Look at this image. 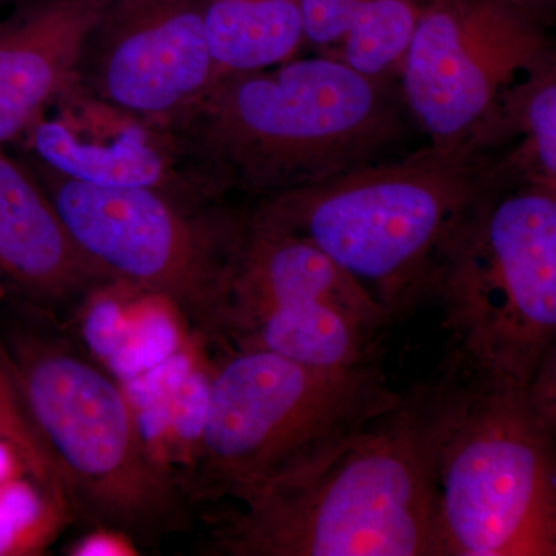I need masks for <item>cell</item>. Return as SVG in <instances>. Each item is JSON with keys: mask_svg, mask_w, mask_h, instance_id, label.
I'll list each match as a JSON object with an SVG mask.
<instances>
[{"mask_svg": "<svg viewBox=\"0 0 556 556\" xmlns=\"http://www.w3.org/2000/svg\"><path fill=\"white\" fill-rule=\"evenodd\" d=\"M108 0H30L0 24V148L27 134L78 83Z\"/></svg>", "mask_w": 556, "mask_h": 556, "instance_id": "obj_14", "label": "cell"}, {"mask_svg": "<svg viewBox=\"0 0 556 556\" xmlns=\"http://www.w3.org/2000/svg\"><path fill=\"white\" fill-rule=\"evenodd\" d=\"M391 324L361 283L308 241L248 218L212 339L317 368L378 358Z\"/></svg>", "mask_w": 556, "mask_h": 556, "instance_id": "obj_9", "label": "cell"}, {"mask_svg": "<svg viewBox=\"0 0 556 556\" xmlns=\"http://www.w3.org/2000/svg\"><path fill=\"white\" fill-rule=\"evenodd\" d=\"M467 378L453 351L331 455L241 503L212 533V554L437 556L439 456Z\"/></svg>", "mask_w": 556, "mask_h": 556, "instance_id": "obj_1", "label": "cell"}, {"mask_svg": "<svg viewBox=\"0 0 556 556\" xmlns=\"http://www.w3.org/2000/svg\"><path fill=\"white\" fill-rule=\"evenodd\" d=\"M356 0H302L305 42L334 56L345 38Z\"/></svg>", "mask_w": 556, "mask_h": 556, "instance_id": "obj_19", "label": "cell"}, {"mask_svg": "<svg viewBox=\"0 0 556 556\" xmlns=\"http://www.w3.org/2000/svg\"><path fill=\"white\" fill-rule=\"evenodd\" d=\"M21 471L20 464H17L16 457L10 452L5 445L0 442V489L7 484V482L13 481L14 473Z\"/></svg>", "mask_w": 556, "mask_h": 556, "instance_id": "obj_21", "label": "cell"}, {"mask_svg": "<svg viewBox=\"0 0 556 556\" xmlns=\"http://www.w3.org/2000/svg\"><path fill=\"white\" fill-rule=\"evenodd\" d=\"M21 139L31 164L62 178L108 188H156L182 195L164 127L108 104L78 83Z\"/></svg>", "mask_w": 556, "mask_h": 556, "instance_id": "obj_12", "label": "cell"}, {"mask_svg": "<svg viewBox=\"0 0 556 556\" xmlns=\"http://www.w3.org/2000/svg\"><path fill=\"white\" fill-rule=\"evenodd\" d=\"M0 314L40 437L60 467L70 518L153 548L192 522L182 479L152 452L129 394L47 311Z\"/></svg>", "mask_w": 556, "mask_h": 556, "instance_id": "obj_3", "label": "cell"}, {"mask_svg": "<svg viewBox=\"0 0 556 556\" xmlns=\"http://www.w3.org/2000/svg\"><path fill=\"white\" fill-rule=\"evenodd\" d=\"M517 182L500 153L430 144L270 195L251 218L320 249L393 320L430 300L459 230L486 200Z\"/></svg>", "mask_w": 556, "mask_h": 556, "instance_id": "obj_2", "label": "cell"}, {"mask_svg": "<svg viewBox=\"0 0 556 556\" xmlns=\"http://www.w3.org/2000/svg\"><path fill=\"white\" fill-rule=\"evenodd\" d=\"M204 30L219 78L294 60L302 43V0H206Z\"/></svg>", "mask_w": 556, "mask_h": 556, "instance_id": "obj_15", "label": "cell"}, {"mask_svg": "<svg viewBox=\"0 0 556 556\" xmlns=\"http://www.w3.org/2000/svg\"><path fill=\"white\" fill-rule=\"evenodd\" d=\"M72 551L70 554L79 556L137 555L131 551H138V548L127 538L121 536L118 533L98 529L97 532L76 544Z\"/></svg>", "mask_w": 556, "mask_h": 556, "instance_id": "obj_20", "label": "cell"}, {"mask_svg": "<svg viewBox=\"0 0 556 556\" xmlns=\"http://www.w3.org/2000/svg\"><path fill=\"white\" fill-rule=\"evenodd\" d=\"M0 283H2V280H0Z\"/></svg>", "mask_w": 556, "mask_h": 556, "instance_id": "obj_23", "label": "cell"}, {"mask_svg": "<svg viewBox=\"0 0 556 556\" xmlns=\"http://www.w3.org/2000/svg\"><path fill=\"white\" fill-rule=\"evenodd\" d=\"M402 100L434 148L486 150L515 84L555 60L540 17L507 0H417Z\"/></svg>", "mask_w": 556, "mask_h": 556, "instance_id": "obj_10", "label": "cell"}, {"mask_svg": "<svg viewBox=\"0 0 556 556\" xmlns=\"http://www.w3.org/2000/svg\"><path fill=\"white\" fill-rule=\"evenodd\" d=\"M33 174L79 251L116 285L178 309L211 334L247 222L203 199L156 188H108Z\"/></svg>", "mask_w": 556, "mask_h": 556, "instance_id": "obj_8", "label": "cell"}, {"mask_svg": "<svg viewBox=\"0 0 556 556\" xmlns=\"http://www.w3.org/2000/svg\"><path fill=\"white\" fill-rule=\"evenodd\" d=\"M555 390V354L529 382L468 365L439 456L437 556L556 555Z\"/></svg>", "mask_w": 556, "mask_h": 556, "instance_id": "obj_6", "label": "cell"}, {"mask_svg": "<svg viewBox=\"0 0 556 556\" xmlns=\"http://www.w3.org/2000/svg\"><path fill=\"white\" fill-rule=\"evenodd\" d=\"M0 442L13 453L22 475L38 490L47 506L68 514V497L60 467L40 437L28 409L16 368L0 338Z\"/></svg>", "mask_w": 556, "mask_h": 556, "instance_id": "obj_18", "label": "cell"}, {"mask_svg": "<svg viewBox=\"0 0 556 556\" xmlns=\"http://www.w3.org/2000/svg\"><path fill=\"white\" fill-rule=\"evenodd\" d=\"M0 280L54 316L116 287L76 247L30 167L2 148Z\"/></svg>", "mask_w": 556, "mask_h": 556, "instance_id": "obj_13", "label": "cell"}, {"mask_svg": "<svg viewBox=\"0 0 556 556\" xmlns=\"http://www.w3.org/2000/svg\"><path fill=\"white\" fill-rule=\"evenodd\" d=\"M507 2L515 3V5L521 7V9H526L540 17L541 13L548 10V7H551L555 0H507Z\"/></svg>", "mask_w": 556, "mask_h": 556, "instance_id": "obj_22", "label": "cell"}, {"mask_svg": "<svg viewBox=\"0 0 556 556\" xmlns=\"http://www.w3.org/2000/svg\"><path fill=\"white\" fill-rule=\"evenodd\" d=\"M204 2L108 0L80 58L79 86L156 126L192 118L219 79Z\"/></svg>", "mask_w": 556, "mask_h": 556, "instance_id": "obj_11", "label": "cell"}, {"mask_svg": "<svg viewBox=\"0 0 556 556\" xmlns=\"http://www.w3.org/2000/svg\"><path fill=\"white\" fill-rule=\"evenodd\" d=\"M399 102L390 79L320 54L223 76L189 121L222 182L276 195L375 163Z\"/></svg>", "mask_w": 556, "mask_h": 556, "instance_id": "obj_4", "label": "cell"}, {"mask_svg": "<svg viewBox=\"0 0 556 556\" xmlns=\"http://www.w3.org/2000/svg\"><path fill=\"white\" fill-rule=\"evenodd\" d=\"M378 358L317 368L262 350H233L208 375L190 447L192 503H244L262 486L314 467L401 401Z\"/></svg>", "mask_w": 556, "mask_h": 556, "instance_id": "obj_5", "label": "cell"}, {"mask_svg": "<svg viewBox=\"0 0 556 556\" xmlns=\"http://www.w3.org/2000/svg\"><path fill=\"white\" fill-rule=\"evenodd\" d=\"M430 300L468 365L535 378L555 354L556 188L522 181L486 200L448 248Z\"/></svg>", "mask_w": 556, "mask_h": 556, "instance_id": "obj_7", "label": "cell"}, {"mask_svg": "<svg viewBox=\"0 0 556 556\" xmlns=\"http://www.w3.org/2000/svg\"><path fill=\"white\" fill-rule=\"evenodd\" d=\"M419 13L417 0H356L334 56L376 79L396 78Z\"/></svg>", "mask_w": 556, "mask_h": 556, "instance_id": "obj_17", "label": "cell"}, {"mask_svg": "<svg viewBox=\"0 0 556 556\" xmlns=\"http://www.w3.org/2000/svg\"><path fill=\"white\" fill-rule=\"evenodd\" d=\"M521 181L556 188V65L533 70L507 91L485 149H500Z\"/></svg>", "mask_w": 556, "mask_h": 556, "instance_id": "obj_16", "label": "cell"}]
</instances>
